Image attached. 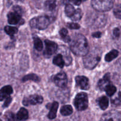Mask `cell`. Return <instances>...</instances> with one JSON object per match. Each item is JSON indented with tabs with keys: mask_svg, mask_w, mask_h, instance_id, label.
<instances>
[{
	"mask_svg": "<svg viewBox=\"0 0 121 121\" xmlns=\"http://www.w3.org/2000/svg\"><path fill=\"white\" fill-rule=\"evenodd\" d=\"M70 48L75 55L85 56L89 52V45L87 39L80 34L73 35L70 41Z\"/></svg>",
	"mask_w": 121,
	"mask_h": 121,
	"instance_id": "1",
	"label": "cell"
},
{
	"mask_svg": "<svg viewBox=\"0 0 121 121\" xmlns=\"http://www.w3.org/2000/svg\"><path fill=\"white\" fill-rule=\"evenodd\" d=\"M100 60V56L95 52L87 53L83 59V63L85 67L87 69L92 70L94 69L99 63Z\"/></svg>",
	"mask_w": 121,
	"mask_h": 121,
	"instance_id": "2",
	"label": "cell"
},
{
	"mask_svg": "<svg viewBox=\"0 0 121 121\" xmlns=\"http://www.w3.org/2000/svg\"><path fill=\"white\" fill-rule=\"evenodd\" d=\"M91 4L95 9L100 12L109 11L113 5L112 0H92Z\"/></svg>",
	"mask_w": 121,
	"mask_h": 121,
	"instance_id": "3",
	"label": "cell"
},
{
	"mask_svg": "<svg viewBox=\"0 0 121 121\" xmlns=\"http://www.w3.org/2000/svg\"><path fill=\"white\" fill-rule=\"evenodd\" d=\"M50 23V19L47 16H39L35 17L30 22V24L32 28H37L39 30L46 29Z\"/></svg>",
	"mask_w": 121,
	"mask_h": 121,
	"instance_id": "4",
	"label": "cell"
},
{
	"mask_svg": "<svg viewBox=\"0 0 121 121\" xmlns=\"http://www.w3.org/2000/svg\"><path fill=\"white\" fill-rule=\"evenodd\" d=\"M74 105L78 111H84L88 107V98L86 93L81 92L76 96Z\"/></svg>",
	"mask_w": 121,
	"mask_h": 121,
	"instance_id": "5",
	"label": "cell"
},
{
	"mask_svg": "<svg viewBox=\"0 0 121 121\" xmlns=\"http://www.w3.org/2000/svg\"><path fill=\"white\" fill-rule=\"evenodd\" d=\"M100 121H121V113L116 111H110L104 114Z\"/></svg>",
	"mask_w": 121,
	"mask_h": 121,
	"instance_id": "6",
	"label": "cell"
},
{
	"mask_svg": "<svg viewBox=\"0 0 121 121\" xmlns=\"http://www.w3.org/2000/svg\"><path fill=\"white\" fill-rule=\"evenodd\" d=\"M43 102V98L42 96L38 95H31L26 97L24 99L22 103L25 106H29L30 105H36L38 104H41Z\"/></svg>",
	"mask_w": 121,
	"mask_h": 121,
	"instance_id": "7",
	"label": "cell"
},
{
	"mask_svg": "<svg viewBox=\"0 0 121 121\" xmlns=\"http://www.w3.org/2000/svg\"><path fill=\"white\" fill-rule=\"evenodd\" d=\"M54 82L58 87L64 88L67 84V76L64 72L58 73L54 76Z\"/></svg>",
	"mask_w": 121,
	"mask_h": 121,
	"instance_id": "8",
	"label": "cell"
},
{
	"mask_svg": "<svg viewBox=\"0 0 121 121\" xmlns=\"http://www.w3.org/2000/svg\"><path fill=\"white\" fill-rule=\"evenodd\" d=\"M44 42L45 46H46L44 53V55L46 56H49L54 54L57 50V44L53 42V41H50V40H45Z\"/></svg>",
	"mask_w": 121,
	"mask_h": 121,
	"instance_id": "9",
	"label": "cell"
},
{
	"mask_svg": "<svg viewBox=\"0 0 121 121\" xmlns=\"http://www.w3.org/2000/svg\"><path fill=\"white\" fill-rule=\"evenodd\" d=\"M76 82L78 87L83 90H88L90 87L89 81L86 77L78 76L76 77Z\"/></svg>",
	"mask_w": 121,
	"mask_h": 121,
	"instance_id": "10",
	"label": "cell"
},
{
	"mask_svg": "<svg viewBox=\"0 0 121 121\" xmlns=\"http://www.w3.org/2000/svg\"><path fill=\"white\" fill-rule=\"evenodd\" d=\"M8 23L10 24H17L21 20V15L15 11L9 12L7 15Z\"/></svg>",
	"mask_w": 121,
	"mask_h": 121,
	"instance_id": "11",
	"label": "cell"
},
{
	"mask_svg": "<svg viewBox=\"0 0 121 121\" xmlns=\"http://www.w3.org/2000/svg\"><path fill=\"white\" fill-rule=\"evenodd\" d=\"M13 90L11 86H5L0 90V101L6 99L13 93Z\"/></svg>",
	"mask_w": 121,
	"mask_h": 121,
	"instance_id": "12",
	"label": "cell"
},
{
	"mask_svg": "<svg viewBox=\"0 0 121 121\" xmlns=\"http://www.w3.org/2000/svg\"><path fill=\"white\" fill-rule=\"evenodd\" d=\"M111 83L110 82V75L109 73L106 74L104 76V78L102 79H100L99 81L98 84V86L99 88L102 91H104L105 87L108 86V85Z\"/></svg>",
	"mask_w": 121,
	"mask_h": 121,
	"instance_id": "13",
	"label": "cell"
},
{
	"mask_svg": "<svg viewBox=\"0 0 121 121\" xmlns=\"http://www.w3.org/2000/svg\"><path fill=\"white\" fill-rule=\"evenodd\" d=\"M58 108H59V104L57 102H54L51 105L50 108V111L48 115V117L49 119H53L56 117V113Z\"/></svg>",
	"mask_w": 121,
	"mask_h": 121,
	"instance_id": "14",
	"label": "cell"
},
{
	"mask_svg": "<svg viewBox=\"0 0 121 121\" xmlns=\"http://www.w3.org/2000/svg\"><path fill=\"white\" fill-rule=\"evenodd\" d=\"M53 64H54L56 66H59L60 68H63L65 65V62L64 61L63 57L61 54H57L56 56L53 59Z\"/></svg>",
	"mask_w": 121,
	"mask_h": 121,
	"instance_id": "15",
	"label": "cell"
},
{
	"mask_svg": "<svg viewBox=\"0 0 121 121\" xmlns=\"http://www.w3.org/2000/svg\"><path fill=\"white\" fill-rule=\"evenodd\" d=\"M16 116L18 120L19 121L26 120V119H28V111H27L25 108H22L20 109V111H18V112Z\"/></svg>",
	"mask_w": 121,
	"mask_h": 121,
	"instance_id": "16",
	"label": "cell"
},
{
	"mask_svg": "<svg viewBox=\"0 0 121 121\" xmlns=\"http://www.w3.org/2000/svg\"><path fill=\"white\" fill-rule=\"evenodd\" d=\"M98 104L102 110H105L109 105V100L107 97L102 96L98 100Z\"/></svg>",
	"mask_w": 121,
	"mask_h": 121,
	"instance_id": "17",
	"label": "cell"
},
{
	"mask_svg": "<svg viewBox=\"0 0 121 121\" xmlns=\"http://www.w3.org/2000/svg\"><path fill=\"white\" fill-rule=\"evenodd\" d=\"M119 55V52L118 50H113L111 51L109 53H108L105 56V61H108V62H109L111 61L112 60H113V59H115V58H117V57Z\"/></svg>",
	"mask_w": 121,
	"mask_h": 121,
	"instance_id": "18",
	"label": "cell"
},
{
	"mask_svg": "<svg viewBox=\"0 0 121 121\" xmlns=\"http://www.w3.org/2000/svg\"><path fill=\"white\" fill-rule=\"evenodd\" d=\"M44 7L48 11H53L56 7V0H46Z\"/></svg>",
	"mask_w": 121,
	"mask_h": 121,
	"instance_id": "19",
	"label": "cell"
},
{
	"mask_svg": "<svg viewBox=\"0 0 121 121\" xmlns=\"http://www.w3.org/2000/svg\"><path fill=\"white\" fill-rule=\"evenodd\" d=\"M61 114L63 116H69L73 113V108L70 105H65L60 109Z\"/></svg>",
	"mask_w": 121,
	"mask_h": 121,
	"instance_id": "20",
	"label": "cell"
},
{
	"mask_svg": "<svg viewBox=\"0 0 121 121\" xmlns=\"http://www.w3.org/2000/svg\"><path fill=\"white\" fill-rule=\"evenodd\" d=\"M60 36H61V39L64 41L66 43H69L70 41V37L68 34V31L66 28H62L60 30V32H59Z\"/></svg>",
	"mask_w": 121,
	"mask_h": 121,
	"instance_id": "21",
	"label": "cell"
},
{
	"mask_svg": "<svg viewBox=\"0 0 121 121\" xmlns=\"http://www.w3.org/2000/svg\"><path fill=\"white\" fill-rule=\"evenodd\" d=\"M104 91L106 92V93H107V95L109 96H112L117 92V87L114 85L110 83L109 85H108L105 87Z\"/></svg>",
	"mask_w": 121,
	"mask_h": 121,
	"instance_id": "22",
	"label": "cell"
},
{
	"mask_svg": "<svg viewBox=\"0 0 121 121\" xmlns=\"http://www.w3.org/2000/svg\"><path fill=\"white\" fill-rule=\"evenodd\" d=\"M28 80H33V81L37 82L40 81V78L35 74H30L25 76L22 79V82H26Z\"/></svg>",
	"mask_w": 121,
	"mask_h": 121,
	"instance_id": "23",
	"label": "cell"
},
{
	"mask_svg": "<svg viewBox=\"0 0 121 121\" xmlns=\"http://www.w3.org/2000/svg\"><path fill=\"white\" fill-rule=\"evenodd\" d=\"M74 12H75V9H74V7L72 5L70 4L66 5V7H65V13H66L67 16L71 17L73 15Z\"/></svg>",
	"mask_w": 121,
	"mask_h": 121,
	"instance_id": "24",
	"label": "cell"
},
{
	"mask_svg": "<svg viewBox=\"0 0 121 121\" xmlns=\"http://www.w3.org/2000/svg\"><path fill=\"white\" fill-rule=\"evenodd\" d=\"M34 48L39 52L42 50L43 45L41 40L38 37H34Z\"/></svg>",
	"mask_w": 121,
	"mask_h": 121,
	"instance_id": "25",
	"label": "cell"
},
{
	"mask_svg": "<svg viewBox=\"0 0 121 121\" xmlns=\"http://www.w3.org/2000/svg\"><path fill=\"white\" fill-rule=\"evenodd\" d=\"M5 31L6 32L8 35L10 36H13L14 34H16L18 32L17 28L15 27H11V26H6L4 28Z\"/></svg>",
	"mask_w": 121,
	"mask_h": 121,
	"instance_id": "26",
	"label": "cell"
},
{
	"mask_svg": "<svg viewBox=\"0 0 121 121\" xmlns=\"http://www.w3.org/2000/svg\"><path fill=\"white\" fill-rule=\"evenodd\" d=\"M83 15V13L82 11L80 9L78 8L76 10H75V12L73 14V15L71 17V19L73 21H79L81 19V18L82 17Z\"/></svg>",
	"mask_w": 121,
	"mask_h": 121,
	"instance_id": "27",
	"label": "cell"
},
{
	"mask_svg": "<svg viewBox=\"0 0 121 121\" xmlns=\"http://www.w3.org/2000/svg\"><path fill=\"white\" fill-rule=\"evenodd\" d=\"M4 119L5 121H19L17 118V116L11 112H8L5 114Z\"/></svg>",
	"mask_w": 121,
	"mask_h": 121,
	"instance_id": "28",
	"label": "cell"
},
{
	"mask_svg": "<svg viewBox=\"0 0 121 121\" xmlns=\"http://www.w3.org/2000/svg\"><path fill=\"white\" fill-rule=\"evenodd\" d=\"M113 13H114L115 15L117 18L120 19L121 17V6L120 5H118V6L115 8L114 10H113Z\"/></svg>",
	"mask_w": 121,
	"mask_h": 121,
	"instance_id": "29",
	"label": "cell"
},
{
	"mask_svg": "<svg viewBox=\"0 0 121 121\" xmlns=\"http://www.w3.org/2000/svg\"><path fill=\"white\" fill-rule=\"evenodd\" d=\"M67 26L68 28H69L70 29H74L77 30L80 28V26H79L78 24L77 23H74V22H70V23H68L67 24Z\"/></svg>",
	"mask_w": 121,
	"mask_h": 121,
	"instance_id": "30",
	"label": "cell"
},
{
	"mask_svg": "<svg viewBox=\"0 0 121 121\" xmlns=\"http://www.w3.org/2000/svg\"><path fill=\"white\" fill-rule=\"evenodd\" d=\"M111 102H112V104H114V105H119L121 102V92H119V94H118V98H115L114 99H112Z\"/></svg>",
	"mask_w": 121,
	"mask_h": 121,
	"instance_id": "31",
	"label": "cell"
},
{
	"mask_svg": "<svg viewBox=\"0 0 121 121\" xmlns=\"http://www.w3.org/2000/svg\"><path fill=\"white\" fill-rule=\"evenodd\" d=\"M11 100H12V99L10 98V96L7 98V99H5V101L4 104L3 106H3L4 108L8 107V106L9 105V104H11Z\"/></svg>",
	"mask_w": 121,
	"mask_h": 121,
	"instance_id": "32",
	"label": "cell"
},
{
	"mask_svg": "<svg viewBox=\"0 0 121 121\" xmlns=\"http://www.w3.org/2000/svg\"><path fill=\"white\" fill-rule=\"evenodd\" d=\"M113 35L116 38H119L120 36V30L118 28H115L113 30Z\"/></svg>",
	"mask_w": 121,
	"mask_h": 121,
	"instance_id": "33",
	"label": "cell"
},
{
	"mask_svg": "<svg viewBox=\"0 0 121 121\" xmlns=\"http://www.w3.org/2000/svg\"><path fill=\"white\" fill-rule=\"evenodd\" d=\"M13 11L15 12H16V13H18V14H22V9H21V7H20L19 6H15V7H14V8H13Z\"/></svg>",
	"mask_w": 121,
	"mask_h": 121,
	"instance_id": "34",
	"label": "cell"
},
{
	"mask_svg": "<svg viewBox=\"0 0 121 121\" xmlns=\"http://www.w3.org/2000/svg\"><path fill=\"white\" fill-rule=\"evenodd\" d=\"M70 1L73 2L74 4H75L76 5H79L81 4L82 0H70Z\"/></svg>",
	"mask_w": 121,
	"mask_h": 121,
	"instance_id": "35",
	"label": "cell"
},
{
	"mask_svg": "<svg viewBox=\"0 0 121 121\" xmlns=\"http://www.w3.org/2000/svg\"><path fill=\"white\" fill-rule=\"evenodd\" d=\"M101 33L100 32H96L92 34V36L95 38H100L101 37Z\"/></svg>",
	"mask_w": 121,
	"mask_h": 121,
	"instance_id": "36",
	"label": "cell"
},
{
	"mask_svg": "<svg viewBox=\"0 0 121 121\" xmlns=\"http://www.w3.org/2000/svg\"><path fill=\"white\" fill-rule=\"evenodd\" d=\"M70 2V0H62V2L63 4L67 5L68 4L69 2Z\"/></svg>",
	"mask_w": 121,
	"mask_h": 121,
	"instance_id": "37",
	"label": "cell"
},
{
	"mask_svg": "<svg viewBox=\"0 0 121 121\" xmlns=\"http://www.w3.org/2000/svg\"><path fill=\"white\" fill-rule=\"evenodd\" d=\"M82 1H86V0H82Z\"/></svg>",
	"mask_w": 121,
	"mask_h": 121,
	"instance_id": "38",
	"label": "cell"
},
{
	"mask_svg": "<svg viewBox=\"0 0 121 121\" xmlns=\"http://www.w3.org/2000/svg\"><path fill=\"white\" fill-rule=\"evenodd\" d=\"M18 1H23V0H18Z\"/></svg>",
	"mask_w": 121,
	"mask_h": 121,
	"instance_id": "39",
	"label": "cell"
}]
</instances>
